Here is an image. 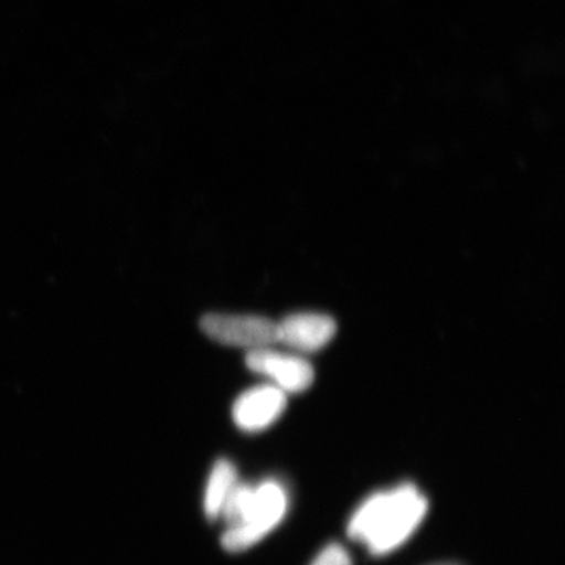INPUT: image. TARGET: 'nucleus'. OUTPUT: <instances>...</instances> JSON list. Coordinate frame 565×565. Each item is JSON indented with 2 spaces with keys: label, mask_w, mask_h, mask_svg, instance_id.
I'll return each instance as SVG.
<instances>
[{
  "label": "nucleus",
  "mask_w": 565,
  "mask_h": 565,
  "mask_svg": "<svg viewBox=\"0 0 565 565\" xmlns=\"http://www.w3.org/2000/svg\"><path fill=\"white\" fill-rule=\"evenodd\" d=\"M310 565H352V559L349 551L342 545L330 543Z\"/></svg>",
  "instance_id": "8"
},
{
  "label": "nucleus",
  "mask_w": 565,
  "mask_h": 565,
  "mask_svg": "<svg viewBox=\"0 0 565 565\" xmlns=\"http://www.w3.org/2000/svg\"><path fill=\"white\" fill-rule=\"evenodd\" d=\"M447 565H450V564H447Z\"/></svg>",
  "instance_id": "9"
},
{
  "label": "nucleus",
  "mask_w": 565,
  "mask_h": 565,
  "mask_svg": "<svg viewBox=\"0 0 565 565\" xmlns=\"http://www.w3.org/2000/svg\"><path fill=\"white\" fill-rule=\"evenodd\" d=\"M201 329L212 341L247 351L278 343L277 322L263 316L210 313L202 318Z\"/></svg>",
  "instance_id": "3"
},
{
  "label": "nucleus",
  "mask_w": 565,
  "mask_h": 565,
  "mask_svg": "<svg viewBox=\"0 0 565 565\" xmlns=\"http://www.w3.org/2000/svg\"><path fill=\"white\" fill-rule=\"evenodd\" d=\"M237 482L235 466L227 459H218L211 470L206 490H204L203 510L209 520L221 519L225 500L228 499Z\"/></svg>",
  "instance_id": "7"
},
{
  "label": "nucleus",
  "mask_w": 565,
  "mask_h": 565,
  "mask_svg": "<svg viewBox=\"0 0 565 565\" xmlns=\"http://www.w3.org/2000/svg\"><path fill=\"white\" fill-rule=\"evenodd\" d=\"M245 363L253 373L270 380L271 385L288 394L308 391L315 381L312 364L302 356L265 348L246 352Z\"/></svg>",
  "instance_id": "4"
},
{
  "label": "nucleus",
  "mask_w": 565,
  "mask_h": 565,
  "mask_svg": "<svg viewBox=\"0 0 565 565\" xmlns=\"http://www.w3.org/2000/svg\"><path fill=\"white\" fill-rule=\"evenodd\" d=\"M427 512L428 500L418 487L399 484L366 498L351 515L348 533L372 555H387L404 545Z\"/></svg>",
  "instance_id": "1"
},
{
  "label": "nucleus",
  "mask_w": 565,
  "mask_h": 565,
  "mask_svg": "<svg viewBox=\"0 0 565 565\" xmlns=\"http://www.w3.org/2000/svg\"><path fill=\"white\" fill-rule=\"evenodd\" d=\"M288 510V494L277 480L254 486L249 510L242 524L227 529L222 543L228 553H242L257 545L277 527Z\"/></svg>",
  "instance_id": "2"
},
{
  "label": "nucleus",
  "mask_w": 565,
  "mask_h": 565,
  "mask_svg": "<svg viewBox=\"0 0 565 565\" xmlns=\"http://www.w3.org/2000/svg\"><path fill=\"white\" fill-rule=\"evenodd\" d=\"M287 407V394L271 384L247 388L235 401L233 422L245 433H260L271 427Z\"/></svg>",
  "instance_id": "5"
},
{
  "label": "nucleus",
  "mask_w": 565,
  "mask_h": 565,
  "mask_svg": "<svg viewBox=\"0 0 565 565\" xmlns=\"http://www.w3.org/2000/svg\"><path fill=\"white\" fill-rule=\"evenodd\" d=\"M335 334L334 318L323 313H294L277 322L278 343L301 353H313L327 348Z\"/></svg>",
  "instance_id": "6"
}]
</instances>
